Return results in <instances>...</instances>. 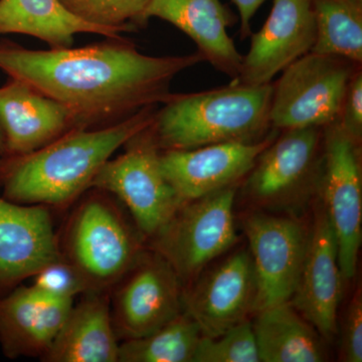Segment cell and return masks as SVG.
<instances>
[{
    "instance_id": "obj_9",
    "label": "cell",
    "mask_w": 362,
    "mask_h": 362,
    "mask_svg": "<svg viewBox=\"0 0 362 362\" xmlns=\"http://www.w3.org/2000/svg\"><path fill=\"white\" fill-rule=\"evenodd\" d=\"M255 279V311L289 302L306 254L309 232L300 221L252 214L243 221Z\"/></svg>"
},
{
    "instance_id": "obj_1",
    "label": "cell",
    "mask_w": 362,
    "mask_h": 362,
    "mask_svg": "<svg viewBox=\"0 0 362 362\" xmlns=\"http://www.w3.org/2000/svg\"><path fill=\"white\" fill-rule=\"evenodd\" d=\"M204 61L187 56L141 54L124 37L87 47L33 51L0 42V69L63 105L74 128L96 129L159 106L173 78Z\"/></svg>"
},
{
    "instance_id": "obj_12",
    "label": "cell",
    "mask_w": 362,
    "mask_h": 362,
    "mask_svg": "<svg viewBox=\"0 0 362 362\" xmlns=\"http://www.w3.org/2000/svg\"><path fill=\"white\" fill-rule=\"evenodd\" d=\"M316 40L311 0H274L266 23L252 33L237 80L266 85L279 73L312 51Z\"/></svg>"
},
{
    "instance_id": "obj_30",
    "label": "cell",
    "mask_w": 362,
    "mask_h": 362,
    "mask_svg": "<svg viewBox=\"0 0 362 362\" xmlns=\"http://www.w3.org/2000/svg\"><path fill=\"white\" fill-rule=\"evenodd\" d=\"M239 11L240 33L243 37L251 35V21L266 0H232Z\"/></svg>"
},
{
    "instance_id": "obj_13",
    "label": "cell",
    "mask_w": 362,
    "mask_h": 362,
    "mask_svg": "<svg viewBox=\"0 0 362 362\" xmlns=\"http://www.w3.org/2000/svg\"><path fill=\"white\" fill-rule=\"evenodd\" d=\"M62 256L49 206L0 197V297Z\"/></svg>"
},
{
    "instance_id": "obj_2",
    "label": "cell",
    "mask_w": 362,
    "mask_h": 362,
    "mask_svg": "<svg viewBox=\"0 0 362 362\" xmlns=\"http://www.w3.org/2000/svg\"><path fill=\"white\" fill-rule=\"evenodd\" d=\"M157 107L142 109L120 122L74 128L37 151L0 158L4 199L21 204L62 206L90 189L100 169L133 136L153 123Z\"/></svg>"
},
{
    "instance_id": "obj_19",
    "label": "cell",
    "mask_w": 362,
    "mask_h": 362,
    "mask_svg": "<svg viewBox=\"0 0 362 362\" xmlns=\"http://www.w3.org/2000/svg\"><path fill=\"white\" fill-rule=\"evenodd\" d=\"M168 21L197 45L204 61L235 80L243 56L228 33L233 16L220 0H151L144 20Z\"/></svg>"
},
{
    "instance_id": "obj_8",
    "label": "cell",
    "mask_w": 362,
    "mask_h": 362,
    "mask_svg": "<svg viewBox=\"0 0 362 362\" xmlns=\"http://www.w3.org/2000/svg\"><path fill=\"white\" fill-rule=\"evenodd\" d=\"M323 194L326 213L337 238L342 277L356 276L362 239V175L358 142L339 121L323 135Z\"/></svg>"
},
{
    "instance_id": "obj_20",
    "label": "cell",
    "mask_w": 362,
    "mask_h": 362,
    "mask_svg": "<svg viewBox=\"0 0 362 362\" xmlns=\"http://www.w3.org/2000/svg\"><path fill=\"white\" fill-rule=\"evenodd\" d=\"M71 307L65 323L42 357L47 362H117L119 346L108 292L88 291Z\"/></svg>"
},
{
    "instance_id": "obj_10",
    "label": "cell",
    "mask_w": 362,
    "mask_h": 362,
    "mask_svg": "<svg viewBox=\"0 0 362 362\" xmlns=\"http://www.w3.org/2000/svg\"><path fill=\"white\" fill-rule=\"evenodd\" d=\"M118 284L112 320L124 340L146 337L185 310L182 284L156 252L141 255Z\"/></svg>"
},
{
    "instance_id": "obj_11",
    "label": "cell",
    "mask_w": 362,
    "mask_h": 362,
    "mask_svg": "<svg viewBox=\"0 0 362 362\" xmlns=\"http://www.w3.org/2000/svg\"><path fill=\"white\" fill-rule=\"evenodd\" d=\"M277 137L271 132L254 143L226 142L199 148L164 150L162 173L183 204L235 185Z\"/></svg>"
},
{
    "instance_id": "obj_18",
    "label": "cell",
    "mask_w": 362,
    "mask_h": 362,
    "mask_svg": "<svg viewBox=\"0 0 362 362\" xmlns=\"http://www.w3.org/2000/svg\"><path fill=\"white\" fill-rule=\"evenodd\" d=\"M74 129L63 105L18 78H9L0 88V131L6 156L37 151Z\"/></svg>"
},
{
    "instance_id": "obj_29",
    "label": "cell",
    "mask_w": 362,
    "mask_h": 362,
    "mask_svg": "<svg viewBox=\"0 0 362 362\" xmlns=\"http://www.w3.org/2000/svg\"><path fill=\"white\" fill-rule=\"evenodd\" d=\"M339 123L345 132L361 142L362 138V74L356 71L352 76L343 101Z\"/></svg>"
},
{
    "instance_id": "obj_31",
    "label": "cell",
    "mask_w": 362,
    "mask_h": 362,
    "mask_svg": "<svg viewBox=\"0 0 362 362\" xmlns=\"http://www.w3.org/2000/svg\"><path fill=\"white\" fill-rule=\"evenodd\" d=\"M6 156V142H4V134L0 131V158Z\"/></svg>"
},
{
    "instance_id": "obj_25",
    "label": "cell",
    "mask_w": 362,
    "mask_h": 362,
    "mask_svg": "<svg viewBox=\"0 0 362 362\" xmlns=\"http://www.w3.org/2000/svg\"><path fill=\"white\" fill-rule=\"evenodd\" d=\"M81 20L98 26L133 30V23L142 25L151 0H59Z\"/></svg>"
},
{
    "instance_id": "obj_4",
    "label": "cell",
    "mask_w": 362,
    "mask_h": 362,
    "mask_svg": "<svg viewBox=\"0 0 362 362\" xmlns=\"http://www.w3.org/2000/svg\"><path fill=\"white\" fill-rule=\"evenodd\" d=\"M62 254L82 274L90 291L108 292L142 252L139 240L106 192L95 189L71 216Z\"/></svg>"
},
{
    "instance_id": "obj_21",
    "label": "cell",
    "mask_w": 362,
    "mask_h": 362,
    "mask_svg": "<svg viewBox=\"0 0 362 362\" xmlns=\"http://www.w3.org/2000/svg\"><path fill=\"white\" fill-rule=\"evenodd\" d=\"M82 33L117 39L125 32L82 21L59 0H0V35H30L44 40L51 49H65Z\"/></svg>"
},
{
    "instance_id": "obj_16",
    "label": "cell",
    "mask_w": 362,
    "mask_h": 362,
    "mask_svg": "<svg viewBox=\"0 0 362 362\" xmlns=\"http://www.w3.org/2000/svg\"><path fill=\"white\" fill-rule=\"evenodd\" d=\"M257 159L247 177V194L261 204H276L310 180L322 141L321 128L283 130Z\"/></svg>"
},
{
    "instance_id": "obj_6",
    "label": "cell",
    "mask_w": 362,
    "mask_h": 362,
    "mask_svg": "<svg viewBox=\"0 0 362 362\" xmlns=\"http://www.w3.org/2000/svg\"><path fill=\"white\" fill-rule=\"evenodd\" d=\"M235 189V185L185 202L152 238V250L168 262L181 284L194 280L237 242Z\"/></svg>"
},
{
    "instance_id": "obj_17",
    "label": "cell",
    "mask_w": 362,
    "mask_h": 362,
    "mask_svg": "<svg viewBox=\"0 0 362 362\" xmlns=\"http://www.w3.org/2000/svg\"><path fill=\"white\" fill-rule=\"evenodd\" d=\"M74 300L54 299L33 286L0 297V345L8 358H42L70 313Z\"/></svg>"
},
{
    "instance_id": "obj_5",
    "label": "cell",
    "mask_w": 362,
    "mask_h": 362,
    "mask_svg": "<svg viewBox=\"0 0 362 362\" xmlns=\"http://www.w3.org/2000/svg\"><path fill=\"white\" fill-rule=\"evenodd\" d=\"M124 147L122 156L109 159L100 169L90 188L118 197L129 209L139 233L152 239L183 202L162 173L152 124Z\"/></svg>"
},
{
    "instance_id": "obj_3",
    "label": "cell",
    "mask_w": 362,
    "mask_h": 362,
    "mask_svg": "<svg viewBox=\"0 0 362 362\" xmlns=\"http://www.w3.org/2000/svg\"><path fill=\"white\" fill-rule=\"evenodd\" d=\"M274 85H230L170 94L152 123L159 148L185 150L218 143H254L270 134Z\"/></svg>"
},
{
    "instance_id": "obj_27",
    "label": "cell",
    "mask_w": 362,
    "mask_h": 362,
    "mask_svg": "<svg viewBox=\"0 0 362 362\" xmlns=\"http://www.w3.org/2000/svg\"><path fill=\"white\" fill-rule=\"evenodd\" d=\"M32 286L54 299L74 300L77 295L90 291L82 274L64 256L37 272Z\"/></svg>"
},
{
    "instance_id": "obj_15",
    "label": "cell",
    "mask_w": 362,
    "mask_h": 362,
    "mask_svg": "<svg viewBox=\"0 0 362 362\" xmlns=\"http://www.w3.org/2000/svg\"><path fill=\"white\" fill-rule=\"evenodd\" d=\"M256 279L250 252H235L209 272L190 291L183 308L201 328L202 337H216L255 311Z\"/></svg>"
},
{
    "instance_id": "obj_26",
    "label": "cell",
    "mask_w": 362,
    "mask_h": 362,
    "mask_svg": "<svg viewBox=\"0 0 362 362\" xmlns=\"http://www.w3.org/2000/svg\"><path fill=\"white\" fill-rule=\"evenodd\" d=\"M192 362H259L252 323L245 320L218 337H202Z\"/></svg>"
},
{
    "instance_id": "obj_32",
    "label": "cell",
    "mask_w": 362,
    "mask_h": 362,
    "mask_svg": "<svg viewBox=\"0 0 362 362\" xmlns=\"http://www.w3.org/2000/svg\"><path fill=\"white\" fill-rule=\"evenodd\" d=\"M356 1L359 2V4H362V0H356Z\"/></svg>"
},
{
    "instance_id": "obj_22",
    "label": "cell",
    "mask_w": 362,
    "mask_h": 362,
    "mask_svg": "<svg viewBox=\"0 0 362 362\" xmlns=\"http://www.w3.org/2000/svg\"><path fill=\"white\" fill-rule=\"evenodd\" d=\"M252 324L259 362H320L325 359L321 335L284 302L257 312Z\"/></svg>"
},
{
    "instance_id": "obj_7",
    "label": "cell",
    "mask_w": 362,
    "mask_h": 362,
    "mask_svg": "<svg viewBox=\"0 0 362 362\" xmlns=\"http://www.w3.org/2000/svg\"><path fill=\"white\" fill-rule=\"evenodd\" d=\"M356 65L312 52L297 59L274 86L272 126L280 130L325 128L339 120Z\"/></svg>"
},
{
    "instance_id": "obj_23",
    "label": "cell",
    "mask_w": 362,
    "mask_h": 362,
    "mask_svg": "<svg viewBox=\"0 0 362 362\" xmlns=\"http://www.w3.org/2000/svg\"><path fill=\"white\" fill-rule=\"evenodd\" d=\"M316 40L312 52L362 62V4L356 0H311Z\"/></svg>"
},
{
    "instance_id": "obj_28",
    "label": "cell",
    "mask_w": 362,
    "mask_h": 362,
    "mask_svg": "<svg viewBox=\"0 0 362 362\" xmlns=\"http://www.w3.org/2000/svg\"><path fill=\"white\" fill-rule=\"evenodd\" d=\"M341 358L346 362L362 361V296L357 289L347 308L341 345Z\"/></svg>"
},
{
    "instance_id": "obj_24",
    "label": "cell",
    "mask_w": 362,
    "mask_h": 362,
    "mask_svg": "<svg viewBox=\"0 0 362 362\" xmlns=\"http://www.w3.org/2000/svg\"><path fill=\"white\" fill-rule=\"evenodd\" d=\"M202 337L187 312L146 337L127 339L119 346L120 362H192Z\"/></svg>"
},
{
    "instance_id": "obj_14",
    "label": "cell",
    "mask_w": 362,
    "mask_h": 362,
    "mask_svg": "<svg viewBox=\"0 0 362 362\" xmlns=\"http://www.w3.org/2000/svg\"><path fill=\"white\" fill-rule=\"evenodd\" d=\"M342 279L337 238L325 209L319 206L296 289L289 302L325 339L337 332Z\"/></svg>"
}]
</instances>
